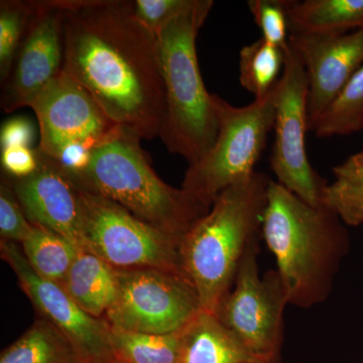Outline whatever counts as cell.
<instances>
[{"label": "cell", "mask_w": 363, "mask_h": 363, "mask_svg": "<svg viewBox=\"0 0 363 363\" xmlns=\"http://www.w3.org/2000/svg\"><path fill=\"white\" fill-rule=\"evenodd\" d=\"M278 84L269 95L236 107L213 94L218 133L211 150L186 171L182 189L211 207L222 191L250 178L274 130Z\"/></svg>", "instance_id": "cell-6"}, {"label": "cell", "mask_w": 363, "mask_h": 363, "mask_svg": "<svg viewBox=\"0 0 363 363\" xmlns=\"http://www.w3.org/2000/svg\"><path fill=\"white\" fill-rule=\"evenodd\" d=\"M247 363H281V357H279L272 360H252V362H248Z\"/></svg>", "instance_id": "cell-32"}, {"label": "cell", "mask_w": 363, "mask_h": 363, "mask_svg": "<svg viewBox=\"0 0 363 363\" xmlns=\"http://www.w3.org/2000/svg\"><path fill=\"white\" fill-rule=\"evenodd\" d=\"M0 363H82L75 348L45 319L2 351Z\"/></svg>", "instance_id": "cell-19"}, {"label": "cell", "mask_w": 363, "mask_h": 363, "mask_svg": "<svg viewBox=\"0 0 363 363\" xmlns=\"http://www.w3.org/2000/svg\"><path fill=\"white\" fill-rule=\"evenodd\" d=\"M142 138L117 126L93 150L89 167L73 177L81 187L117 203L140 220L176 240L188 233L209 206L157 175L140 145Z\"/></svg>", "instance_id": "cell-5"}, {"label": "cell", "mask_w": 363, "mask_h": 363, "mask_svg": "<svg viewBox=\"0 0 363 363\" xmlns=\"http://www.w3.org/2000/svg\"><path fill=\"white\" fill-rule=\"evenodd\" d=\"M116 272V298L105 315L111 326L145 333H178L201 311L197 293L185 274L156 269Z\"/></svg>", "instance_id": "cell-9"}, {"label": "cell", "mask_w": 363, "mask_h": 363, "mask_svg": "<svg viewBox=\"0 0 363 363\" xmlns=\"http://www.w3.org/2000/svg\"><path fill=\"white\" fill-rule=\"evenodd\" d=\"M39 121V149L58 159L68 145L98 147L116 130L92 95L62 70L30 105Z\"/></svg>", "instance_id": "cell-12"}, {"label": "cell", "mask_w": 363, "mask_h": 363, "mask_svg": "<svg viewBox=\"0 0 363 363\" xmlns=\"http://www.w3.org/2000/svg\"><path fill=\"white\" fill-rule=\"evenodd\" d=\"M286 51L274 47L262 38L245 45L240 52V84L262 99L274 89L283 75Z\"/></svg>", "instance_id": "cell-22"}, {"label": "cell", "mask_w": 363, "mask_h": 363, "mask_svg": "<svg viewBox=\"0 0 363 363\" xmlns=\"http://www.w3.org/2000/svg\"><path fill=\"white\" fill-rule=\"evenodd\" d=\"M21 245L23 255L35 274L60 285L80 250L63 236L35 224Z\"/></svg>", "instance_id": "cell-21"}, {"label": "cell", "mask_w": 363, "mask_h": 363, "mask_svg": "<svg viewBox=\"0 0 363 363\" xmlns=\"http://www.w3.org/2000/svg\"><path fill=\"white\" fill-rule=\"evenodd\" d=\"M363 128V65L313 125L317 138L348 135Z\"/></svg>", "instance_id": "cell-23"}, {"label": "cell", "mask_w": 363, "mask_h": 363, "mask_svg": "<svg viewBox=\"0 0 363 363\" xmlns=\"http://www.w3.org/2000/svg\"><path fill=\"white\" fill-rule=\"evenodd\" d=\"M259 240L241 259L231 290L222 300L216 316L259 360L279 357L284 335V311L288 294L278 271L259 276Z\"/></svg>", "instance_id": "cell-8"}, {"label": "cell", "mask_w": 363, "mask_h": 363, "mask_svg": "<svg viewBox=\"0 0 363 363\" xmlns=\"http://www.w3.org/2000/svg\"><path fill=\"white\" fill-rule=\"evenodd\" d=\"M262 234L276 257L289 304L307 309L323 303L350 247L338 215L326 205L308 204L271 180Z\"/></svg>", "instance_id": "cell-2"}, {"label": "cell", "mask_w": 363, "mask_h": 363, "mask_svg": "<svg viewBox=\"0 0 363 363\" xmlns=\"http://www.w3.org/2000/svg\"><path fill=\"white\" fill-rule=\"evenodd\" d=\"M346 161L363 166V150H360L357 154L353 155V156H351L350 159L346 160Z\"/></svg>", "instance_id": "cell-31"}, {"label": "cell", "mask_w": 363, "mask_h": 363, "mask_svg": "<svg viewBox=\"0 0 363 363\" xmlns=\"http://www.w3.org/2000/svg\"><path fill=\"white\" fill-rule=\"evenodd\" d=\"M0 247L2 259L16 272L23 292L45 321L70 341L81 362L114 363L111 324L86 313L60 284L35 274L18 243L1 240Z\"/></svg>", "instance_id": "cell-11"}, {"label": "cell", "mask_w": 363, "mask_h": 363, "mask_svg": "<svg viewBox=\"0 0 363 363\" xmlns=\"http://www.w3.org/2000/svg\"><path fill=\"white\" fill-rule=\"evenodd\" d=\"M255 359L211 313L200 311L182 333L179 363H247Z\"/></svg>", "instance_id": "cell-16"}, {"label": "cell", "mask_w": 363, "mask_h": 363, "mask_svg": "<svg viewBox=\"0 0 363 363\" xmlns=\"http://www.w3.org/2000/svg\"><path fill=\"white\" fill-rule=\"evenodd\" d=\"M182 333H145L111 326L114 363H179Z\"/></svg>", "instance_id": "cell-20"}, {"label": "cell", "mask_w": 363, "mask_h": 363, "mask_svg": "<svg viewBox=\"0 0 363 363\" xmlns=\"http://www.w3.org/2000/svg\"><path fill=\"white\" fill-rule=\"evenodd\" d=\"M39 167L33 175L9 178L30 223L63 236L85 250L81 221L80 188L59 162L37 147Z\"/></svg>", "instance_id": "cell-14"}, {"label": "cell", "mask_w": 363, "mask_h": 363, "mask_svg": "<svg viewBox=\"0 0 363 363\" xmlns=\"http://www.w3.org/2000/svg\"><path fill=\"white\" fill-rule=\"evenodd\" d=\"M286 0H250L248 9L262 33V39L286 51L289 48L288 16Z\"/></svg>", "instance_id": "cell-26"}, {"label": "cell", "mask_w": 363, "mask_h": 363, "mask_svg": "<svg viewBox=\"0 0 363 363\" xmlns=\"http://www.w3.org/2000/svg\"><path fill=\"white\" fill-rule=\"evenodd\" d=\"M1 167L9 178L23 179L33 175L39 167L37 150L23 147L1 150Z\"/></svg>", "instance_id": "cell-29"}, {"label": "cell", "mask_w": 363, "mask_h": 363, "mask_svg": "<svg viewBox=\"0 0 363 363\" xmlns=\"http://www.w3.org/2000/svg\"><path fill=\"white\" fill-rule=\"evenodd\" d=\"M61 286L86 313L102 318L116 298V269L89 250H80Z\"/></svg>", "instance_id": "cell-17"}, {"label": "cell", "mask_w": 363, "mask_h": 363, "mask_svg": "<svg viewBox=\"0 0 363 363\" xmlns=\"http://www.w3.org/2000/svg\"><path fill=\"white\" fill-rule=\"evenodd\" d=\"M135 18L152 33L161 32L169 21L183 13L193 0H131Z\"/></svg>", "instance_id": "cell-28"}, {"label": "cell", "mask_w": 363, "mask_h": 363, "mask_svg": "<svg viewBox=\"0 0 363 363\" xmlns=\"http://www.w3.org/2000/svg\"><path fill=\"white\" fill-rule=\"evenodd\" d=\"M35 11V1H0V81L4 85L11 75L14 61L28 23Z\"/></svg>", "instance_id": "cell-25"}, {"label": "cell", "mask_w": 363, "mask_h": 363, "mask_svg": "<svg viewBox=\"0 0 363 363\" xmlns=\"http://www.w3.org/2000/svg\"><path fill=\"white\" fill-rule=\"evenodd\" d=\"M64 23L63 71L111 121L145 140L160 136L164 90L156 33L131 0H56Z\"/></svg>", "instance_id": "cell-1"}, {"label": "cell", "mask_w": 363, "mask_h": 363, "mask_svg": "<svg viewBox=\"0 0 363 363\" xmlns=\"http://www.w3.org/2000/svg\"><path fill=\"white\" fill-rule=\"evenodd\" d=\"M79 188L85 250L116 269H156L184 274L180 241L104 196Z\"/></svg>", "instance_id": "cell-7"}, {"label": "cell", "mask_w": 363, "mask_h": 363, "mask_svg": "<svg viewBox=\"0 0 363 363\" xmlns=\"http://www.w3.org/2000/svg\"><path fill=\"white\" fill-rule=\"evenodd\" d=\"M213 6L212 0H193L157 33L166 105L160 138L189 166L211 150L218 133L213 94L203 82L196 49L198 33Z\"/></svg>", "instance_id": "cell-4"}, {"label": "cell", "mask_w": 363, "mask_h": 363, "mask_svg": "<svg viewBox=\"0 0 363 363\" xmlns=\"http://www.w3.org/2000/svg\"><path fill=\"white\" fill-rule=\"evenodd\" d=\"M309 79L302 62L289 44L279 81L271 169L278 183L313 206L323 204L326 181L315 171L306 150Z\"/></svg>", "instance_id": "cell-10"}, {"label": "cell", "mask_w": 363, "mask_h": 363, "mask_svg": "<svg viewBox=\"0 0 363 363\" xmlns=\"http://www.w3.org/2000/svg\"><path fill=\"white\" fill-rule=\"evenodd\" d=\"M35 130L32 121L26 117L9 119L1 126L0 130V147H32L35 143Z\"/></svg>", "instance_id": "cell-30"}, {"label": "cell", "mask_w": 363, "mask_h": 363, "mask_svg": "<svg viewBox=\"0 0 363 363\" xmlns=\"http://www.w3.org/2000/svg\"><path fill=\"white\" fill-rule=\"evenodd\" d=\"M289 44L297 52L309 79L308 125L311 131L363 65V28L342 35H290Z\"/></svg>", "instance_id": "cell-15"}, {"label": "cell", "mask_w": 363, "mask_h": 363, "mask_svg": "<svg viewBox=\"0 0 363 363\" xmlns=\"http://www.w3.org/2000/svg\"><path fill=\"white\" fill-rule=\"evenodd\" d=\"M334 180L325 189L323 204L345 225L363 224V166L345 161L333 169Z\"/></svg>", "instance_id": "cell-24"}, {"label": "cell", "mask_w": 363, "mask_h": 363, "mask_svg": "<svg viewBox=\"0 0 363 363\" xmlns=\"http://www.w3.org/2000/svg\"><path fill=\"white\" fill-rule=\"evenodd\" d=\"M33 223L26 216L9 182L0 186V234L1 240L23 242L30 234Z\"/></svg>", "instance_id": "cell-27"}, {"label": "cell", "mask_w": 363, "mask_h": 363, "mask_svg": "<svg viewBox=\"0 0 363 363\" xmlns=\"http://www.w3.org/2000/svg\"><path fill=\"white\" fill-rule=\"evenodd\" d=\"M269 177L255 172L222 191L179 245L181 269L194 286L201 311L216 315L241 259L262 233Z\"/></svg>", "instance_id": "cell-3"}, {"label": "cell", "mask_w": 363, "mask_h": 363, "mask_svg": "<svg viewBox=\"0 0 363 363\" xmlns=\"http://www.w3.org/2000/svg\"><path fill=\"white\" fill-rule=\"evenodd\" d=\"M290 35H342L363 28V0H286Z\"/></svg>", "instance_id": "cell-18"}, {"label": "cell", "mask_w": 363, "mask_h": 363, "mask_svg": "<svg viewBox=\"0 0 363 363\" xmlns=\"http://www.w3.org/2000/svg\"><path fill=\"white\" fill-rule=\"evenodd\" d=\"M64 23L56 0L35 1L13 70L2 85L0 107L6 113L30 106L45 86L63 70Z\"/></svg>", "instance_id": "cell-13"}]
</instances>
